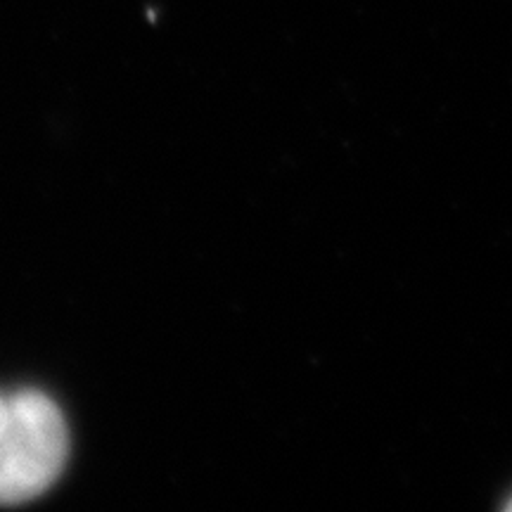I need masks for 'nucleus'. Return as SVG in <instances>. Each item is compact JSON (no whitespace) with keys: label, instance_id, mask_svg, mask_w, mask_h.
Masks as SVG:
<instances>
[{"label":"nucleus","instance_id":"nucleus-2","mask_svg":"<svg viewBox=\"0 0 512 512\" xmlns=\"http://www.w3.org/2000/svg\"><path fill=\"white\" fill-rule=\"evenodd\" d=\"M5 420V396H0V427H3Z\"/></svg>","mask_w":512,"mask_h":512},{"label":"nucleus","instance_id":"nucleus-1","mask_svg":"<svg viewBox=\"0 0 512 512\" xmlns=\"http://www.w3.org/2000/svg\"><path fill=\"white\" fill-rule=\"evenodd\" d=\"M69 458V430L60 406L38 389L5 396L0 427V505L43 496Z\"/></svg>","mask_w":512,"mask_h":512},{"label":"nucleus","instance_id":"nucleus-3","mask_svg":"<svg viewBox=\"0 0 512 512\" xmlns=\"http://www.w3.org/2000/svg\"><path fill=\"white\" fill-rule=\"evenodd\" d=\"M505 510H508V512H512V496L508 498V503H505Z\"/></svg>","mask_w":512,"mask_h":512}]
</instances>
